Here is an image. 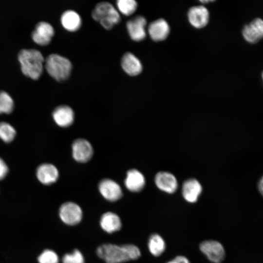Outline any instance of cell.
Masks as SVG:
<instances>
[{"mask_svg":"<svg viewBox=\"0 0 263 263\" xmlns=\"http://www.w3.org/2000/svg\"><path fill=\"white\" fill-rule=\"evenodd\" d=\"M63 263H85L82 253L76 249L72 253L65 254L62 257Z\"/></svg>","mask_w":263,"mask_h":263,"instance_id":"27","label":"cell"},{"mask_svg":"<svg viewBox=\"0 0 263 263\" xmlns=\"http://www.w3.org/2000/svg\"><path fill=\"white\" fill-rule=\"evenodd\" d=\"M14 101L10 95L4 91L0 92V114L10 113L13 110Z\"/></svg>","mask_w":263,"mask_h":263,"instance_id":"25","label":"cell"},{"mask_svg":"<svg viewBox=\"0 0 263 263\" xmlns=\"http://www.w3.org/2000/svg\"><path fill=\"white\" fill-rule=\"evenodd\" d=\"M187 16L190 24L197 29L205 27L209 20V11L203 5L190 7L188 12Z\"/></svg>","mask_w":263,"mask_h":263,"instance_id":"9","label":"cell"},{"mask_svg":"<svg viewBox=\"0 0 263 263\" xmlns=\"http://www.w3.org/2000/svg\"><path fill=\"white\" fill-rule=\"evenodd\" d=\"M61 220L65 224L74 225L79 223L82 218V211L76 204L68 202L63 204L59 210Z\"/></svg>","mask_w":263,"mask_h":263,"instance_id":"5","label":"cell"},{"mask_svg":"<svg viewBox=\"0 0 263 263\" xmlns=\"http://www.w3.org/2000/svg\"><path fill=\"white\" fill-rule=\"evenodd\" d=\"M18 60L22 73L34 80L38 79L43 71L44 58L42 54L35 49H23L18 55Z\"/></svg>","mask_w":263,"mask_h":263,"instance_id":"2","label":"cell"},{"mask_svg":"<svg viewBox=\"0 0 263 263\" xmlns=\"http://www.w3.org/2000/svg\"><path fill=\"white\" fill-rule=\"evenodd\" d=\"M8 172V167L2 159L0 157V180L5 177Z\"/></svg>","mask_w":263,"mask_h":263,"instance_id":"28","label":"cell"},{"mask_svg":"<svg viewBox=\"0 0 263 263\" xmlns=\"http://www.w3.org/2000/svg\"><path fill=\"white\" fill-rule=\"evenodd\" d=\"M100 194L107 200L114 202L120 199L122 196V191L119 185L111 179L102 180L98 185Z\"/></svg>","mask_w":263,"mask_h":263,"instance_id":"10","label":"cell"},{"mask_svg":"<svg viewBox=\"0 0 263 263\" xmlns=\"http://www.w3.org/2000/svg\"><path fill=\"white\" fill-rule=\"evenodd\" d=\"M200 1L203 3H207V2H212V1H213V0H201V1Z\"/></svg>","mask_w":263,"mask_h":263,"instance_id":"31","label":"cell"},{"mask_svg":"<svg viewBox=\"0 0 263 263\" xmlns=\"http://www.w3.org/2000/svg\"><path fill=\"white\" fill-rule=\"evenodd\" d=\"M126 188L132 192H139L143 189L146 184L143 174L138 170L131 169L128 171L125 179Z\"/></svg>","mask_w":263,"mask_h":263,"instance_id":"16","label":"cell"},{"mask_svg":"<svg viewBox=\"0 0 263 263\" xmlns=\"http://www.w3.org/2000/svg\"><path fill=\"white\" fill-rule=\"evenodd\" d=\"M121 64L125 72L131 76L139 75L143 70L142 64L140 60L130 52H127L123 55Z\"/></svg>","mask_w":263,"mask_h":263,"instance_id":"18","label":"cell"},{"mask_svg":"<svg viewBox=\"0 0 263 263\" xmlns=\"http://www.w3.org/2000/svg\"><path fill=\"white\" fill-rule=\"evenodd\" d=\"M74 117L73 110L67 105L58 106L53 112L55 122L61 127H67L72 125Z\"/></svg>","mask_w":263,"mask_h":263,"instance_id":"17","label":"cell"},{"mask_svg":"<svg viewBox=\"0 0 263 263\" xmlns=\"http://www.w3.org/2000/svg\"><path fill=\"white\" fill-rule=\"evenodd\" d=\"M202 192V187L196 179L191 178L186 180L182 185V193L188 202L194 203L197 201Z\"/></svg>","mask_w":263,"mask_h":263,"instance_id":"15","label":"cell"},{"mask_svg":"<svg viewBox=\"0 0 263 263\" xmlns=\"http://www.w3.org/2000/svg\"><path fill=\"white\" fill-rule=\"evenodd\" d=\"M201 251L213 263H221L225 258V250L223 245L218 241L207 240L199 246Z\"/></svg>","mask_w":263,"mask_h":263,"instance_id":"6","label":"cell"},{"mask_svg":"<svg viewBox=\"0 0 263 263\" xmlns=\"http://www.w3.org/2000/svg\"><path fill=\"white\" fill-rule=\"evenodd\" d=\"M147 20L142 16H137L128 20L126 27L129 35L132 39L140 41L146 37V26Z\"/></svg>","mask_w":263,"mask_h":263,"instance_id":"7","label":"cell"},{"mask_svg":"<svg viewBox=\"0 0 263 263\" xmlns=\"http://www.w3.org/2000/svg\"><path fill=\"white\" fill-rule=\"evenodd\" d=\"M63 27L67 31L75 32L78 30L81 25V19L79 14L73 10L65 11L61 17Z\"/></svg>","mask_w":263,"mask_h":263,"instance_id":"21","label":"cell"},{"mask_svg":"<svg viewBox=\"0 0 263 263\" xmlns=\"http://www.w3.org/2000/svg\"><path fill=\"white\" fill-rule=\"evenodd\" d=\"M93 19L99 22L106 30L111 29L120 20L118 11L110 3L101 2L96 5L92 12Z\"/></svg>","mask_w":263,"mask_h":263,"instance_id":"4","label":"cell"},{"mask_svg":"<svg viewBox=\"0 0 263 263\" xmlns=\"http://www.w3.org/2000/svg\"><path fill=\"white\" fill-rule=\"evenodd\" d=\"M148 248L154 256H160L165 250L166 244L163 238L158 234L150 236L148 241Z\"/></svg>","mask_w":263,"mask_h":263,"instance_id":"22","label":"cell"},{"mask_svg":"<svg viewBox=\"0 0 263 263\" xmlns=\"http://www.w3.org/2000/svg\"><path fill=\"white\" fill-rule=\"evenodd\" d=\"M45 68L51 77L58 81H62L70 76L72 65L67 58L58 54H51L46 58Z\"/></svg>","mask_w":263,"mask_h":263,"instance_id":"3","label":"cell"},{"mask_svg":"<svg viewBox=\"0 0 263 263\" xmlns=\"http://www.w3.org/2000/svg\"><path fill=\"white\" fill-rule=\"evenodd\" d=\"M102 229L108 233L119 230L122 224L120 217L112 212H107L102 215L100 220Z\"/></svg>","mask_w":263,"mask_h":263,"instance_id":"20","label":"cell"},{"mask_svg":"<svg viewBox=\"0 0 263 263\" xmlns=\"http://www.w3.org/2000/svg\"><path fill=\"white\" fill-rule=\"evenodd\" d=\"M54 35L53 26L48 22L42 21L37 24L32 34V38L36 43L44 46L50 42Z\"/></svg>","mask_w":263,"mask_h":263,"instance_id":"12","label":"cell"},{"mask_svg":"<svg viewBox=\"0 0 263 263\" xmlns=\"http://www.w3.org/2000/svg\"><path fill=\"white\" fill-rule=\"evenodd\" d=\"M137 2L134 0H118L116 1L118 10L126 16L133 14L137 9Z\"/></svg>","mask_w":263,"mask_h":263,"instance_id":"23","label":"cell"},{"mask_svg":"<svg viewBox=\"0 0 263 263\" xmlns=\"http://www.w3.org/2000/svg\"><path fill=\"white\" fill-rule=\"evenodd\" d=\"M93 149L91 143L87 140L79 138L72 144V154L74 159L80 163H85L93 156Z\"/></svg>","mask_w":263,"mask_h":263,"instance_id":"8","label":"cell"},{"mask_svg":"<svg viewBox=\"0 0 263 263\" xmlns=\"http://www.w3.org/2000/svg\"><path fill=\"white\" fill-rule=\"evenodd\" d=\"M244 39L250 43H256L259 41L263 36V21L257 18L245 25L242 30Z\"/></svg>","mask_w":263,"mask_h":263,"instance_id":"11","label":"cell"},{"mask_svg":"<svg viewBox=\"0 0 263 263\" xmlns=\"http://www.w3.org/2000/svg\"><path fill=\"white\" fill-rule=\"evenodd\" d=\"M16 134L14 128L10 124L5 122H0V139L5 143L12 141Z\"/></svg>","mask_w":263,"mask_h":263,"instance_id":"24","label":"cell"},{"mask_svg":"<svg viewBox=\"0 0 263 263\" xmlns=\"http://www.w3.org/2000/svg\"><path fill=\"white\" fill-rule=\"evenodd\" d=\"M154 182L157 187L168 193H173L178 188L176 178L172 173L167 171L158 172L155 176Z\"/></svg>","mask_w":263,"mask_h":263,"instance_id":"13","label":"cell"},{"mask_svg":"<svg viewBox=\"0 0 263 263\" xmlns=\"http://www.w3.org/2000/svg\"><path fill=\"white\" fill-rule=\"evenodd\" d=\"M96 254L106 263H122L137 259L141 255L138 247L132 244H104L97 247Z\"/></svg>","mask_w":263,"mask_h":263,"instance_id":"1","label":"cell"},{"mask_svg":"<svg viewBox=\"0 0 263 263\" xmlns=\"http://www.w3.org/2000/svg\"><path fill=\"white\" fill-rule=\"evenodd\" d=\"M259 191L262 194L263 193V179H261L259 184Z\"/></svg>","mask_w":263,"mask_h":263,"instance_id":"30","label":"cell"},{"mask_svg":"<svg viewBox=\"0 0 263 263\" xmlns=\"http://www.w3.org/2000/svg\"><path fill=\"white\" fill-rule=\"evenodd\" d=\"M37 177L42 184L48 185L56 181L58 177V171L53 165L45 163L38 167Z\"/></svg>","mask_w":263,"mask_h":263,"instance_id":"19","label":"cell"},{"mask_svg":"<svg viewBox=\"0 0 263 263\" xmlns=\"http://www.w3.org/2000/svg\"><path fill=\"white\" fill-rule=\"evenodd\" d=\"M148 32L153 40L161 41L166 39L169 35L170 27L165 19H159L149 24Z\"/></svg>","mask_w":263,"mask_h":263,"instance_id":"14","label":"cell"},{"mask_svg":"<svg viewBox=\"0 0 263 263\" xmlns=\"http://www.w3.org/2000/svg\"><path fill=\"white\" fill-rule=\"evenodd\" d=\"M167 263H190L188 259L183 256H178Z\"/></svg>","mask_w":263,"mask_h":263,"instance_id":"29","label":"cell"},{"mask_svg":"<svg viewBox=\"0 0 263 263\" xmlns=\"http://www.w3.org/2000/svg\"><path fill=\"white\" fill-rule=\"evenodd\" d=\"M38 263H58L57 254L52 250H44L38 257Z\"/></svg>","mask_w":263,"mask_h":263,"instance_id":"26","label":"cell"}]
</instances>
